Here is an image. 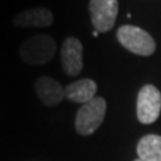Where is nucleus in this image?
Masks as SVG:
<instances>
[{
  "instance_id": "obj_1",
  "label": "nucleus",
  "mask_w": 161,
  "mask_h": 161,
  "mask_svg": "<svg viewBox=\"0 0 161 161\" xmlns=\"http://www.w3.org/2000/svg\"><path fill=\"white\" fill-rule=\"evenodd\" d=\"M57 54V42L51 35L39 34L27 38L19 48L20 59L26 64H46Z\"/></svg>"
},
{
  "instance_id": "obj_2",
  "label": "nucleus",
  "mask_w": 161,
  "mask_h": 161,
  "mask_svg": "<svg viewBox=\"0 0 161 161\" xmlns=\"http://www.w3.org/2000/svg\"><path fill=\"white\" fill-rule=\"evenodd\" d=\"M106 101L95 97L90 102L82 105L75 117V130L80 136H90L97 130L105 119Z\"/></svg>"
},
{
  "instance_id": "obj_3",
  "label": "nucleus",
  "mask_w": 161,
  "mask_h": 161,
  "mask_svg": "<svg viewBox=\"0 0 161 161\" xmlns=\"http://www.w3.org/2000/svg\"><path fill=\"white\" fill-rule=\"evenodd\" d=\"M117 39L128 51L141 57H149L156 51V42L152 35L136 26H122L117 31Z\"/></svg>"
},
{
  "instance_id": "obj_4",
  "label": "nucleus",
  "mask_w": 161,
  "mask_h": 161,
  "mask_svg": "<svg viewBox=\"0 0 161 161\" xmlns=\"http://www.w3.org/2000/svg\"><path fill=\"white\" fill-rule=\"evenodd\" d=\"M161 113V93L153 85H145L137 95V118L141 124L150 125Z\"/></svg>"
},
{
  "instance_id": "obj_5",
  "label": "nucleus",
  "mask_w": 161,
  "mask_h": 161,
  "mask_svg": "<svg viewBox=\"0 0 161 161\" xmlns=\"http://www.w3.org/2000/svg\"><path fill=\"white\" fill-rule=\"evenodd\" d=\"M89 12L95 31H110L117 20L118 0H90Z\"/></svg>"
},
{
  "instance_id": "obj_6",
  "label": "nucleus",
  "mask_w": 161,
  "mask_h": 161,
  "mask_svg": "<svg viewBox=\"0 0 161 161\" xmlns=\"http://www.w3.org/2000/svg\"><path fill=\"white\" fill-rule=\"evenodd\" d=\"M60 63L69 77H77L83 69V46L75 36H69L60 46Z\"/></svg>"
},
{
  "instance_id": "obj_7",
  "label": "nucleus",
  "mask_w": 161,
  "mask_h": 161,
  "mask_svg": "<svg viewBox=\"0 0 161 161\" xmlns=\"http://www.w3.org/2000/svg\"><path fill=\"white\" fill-rule=\"evenodd\" d=\"M35 93L40 102L47 108L57 106L62 102L63 98H66L62 85L57 79L47 75H42L35 80Z\"/></svg>"
},
{
  "instance_id": "obj_8",
  "label": "nucleus",
  "mask_w": 161,
  "mask_h": 161,
  "mask_svg": "<svg viewBox=\"0 0 161 161\" xmlns=\"http://www.w3.org/2000/svg\"><path fill=\"white\" fill-rule=\"evenodd\" d=\"M12 23L20 28H43L54 23V14L48 8L34 7L16 14L12 19Z\"/></svg>"
},
{
  "instance_id": "obj_9",
  "label": "nucleus",
  "mask_w": 161,
  "mask_h": 161,
  "mask_svg": "<svg viewBox=\"0 0 161 161\" xmlns=\"http://www.w3.org/2000/svg\"><path fill=\"white\" fill-rule=\"evenodd\" d=\"M97 90V83L93 79L83 78L67 85L64 87V97L71 102L85 105L95 98Z\"/></svg>"
},
{
  "instance_id": "obj_10",
  "label": "nucleus",
  "mask_w": 161,
  "mask_h": 161,
  "mask_svg": "<svg viewBox=\"0 0 161 161\" xmlns=\"http://www.w3.org/2000/svg\"><path fill=\"white\" fill-rule=\"evenodd\" d=\"M137 156L134 161H161V136H144L137 144Z\"/></svg>"
}]
</instances>
